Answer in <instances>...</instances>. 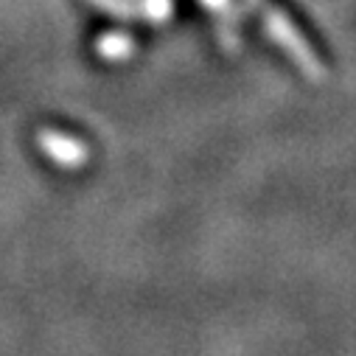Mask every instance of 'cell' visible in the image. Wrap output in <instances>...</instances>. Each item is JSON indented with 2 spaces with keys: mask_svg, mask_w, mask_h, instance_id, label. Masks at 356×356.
Instances as JSON below:
<instances>
[{
  "mask_svg": "<svg viewBox=\"0 0 356 356\" xmlns=\"http://www.w3.org/2000/svg\"><path fill=\"white\" fill-rule=\"evenodd\" d=\"M255 3L261 6V15H264V29L270 31V37L295 59V65L309 76V79H323V73H325V67H323V62H320V56L312 51V45L300 37V31L289 23V17H284L275 6H270L264 0H255Z\"/></svg>",
  "mask_w": 356,
  "mask_h": 356,
  "instance_id": "1",
  "label": "cell"
},
{
  "mask_svg": "<svg viewBox=\"0 0 356 356\" xmlns=\"http://www.w3.org/2000/svg\"><path fill=\"white\" fill-rule=\"evenodd\" d=\"M96 51H99L104 59H127V56L135 51V42H132V37L113 31V34H102V37H99Z\"/></svg>",
  "mask_w": 356,
  "mask_h": 356,
  "instance_id": "2",
  "label": "cell"
},
{
  "mask_svg": "<svg viewBox=\"0 0 356 356\" xmlns=\"http://www.w3.org/2000/svg\"><path fill=\"white\" fill-rule=\"evenodd\" d=\"M90 3L104 9V12H110V15H115V17H121V20H132L138 15V6L132 3V0H90Z\"/></svg>",
  "mask_w": 356,
  "mask_h": 356,
  "instance_id": "3",
  "label": "cell"
},
{
  "mask_svg": "<svg viewBox=\"0 0 356 356\" xmlns=\"http://www.w3.org/2000/svg\"><path fill=\"white\" fill-rule=\"evenodd\" d=\"M138 15L146 17V20L163 23V20H168V15H171V0H143V6L138 9Z\"/></svg>",
  "mask_w": 356,
  "mask_h": 356,
  "instance_id": "4",
  "label": "cell"
},
{
  "mask_svg": "<svg viewBox=\"0 0 356 356\" xmlns=\"http://www.w3.org/2000/svg\"><path fill=\"white\" fill-rule=\"evenodd\" d=\"M202 6L211 9L213 15H225L230 9V0H202Z\"/></svg>",
  "mask_w": 356,
  "mask_h": 356,
  "instance_id": "5",
  "label": "cell"
}]
</instances>
